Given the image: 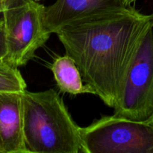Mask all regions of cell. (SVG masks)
Segmentation results:
<instances>
[{
    "mask_svg": "<svg viewBox=\"0 0 153 153\" xmlns=\"http://www.w3.org/2000/svg\"><path fill=\"white\" fill-rule=\"evenodd\" d=\"M152 25L150 15L131 5L123 6L73 21L55 34L85 83L114 108L140 43Z\"/></svg>",
    "mask_w": 153,
    "mask_h": 153,
    "instance_id": "cell-1",
    "label": "cell"
},
{
    "mask_svg": "<svg viewBox=\"0 0 153 153\" xmlns=\"http://www.w3.org/2000/svg\"><path fill=\"white\" fill-rule=\"evenodd\" d=\"M25 147L33 153H83L80 127L56 91L22 92Z\"/></svg>",
    "mask_w": 153,
    "mask_h": 153,
    "instance_id": "cell-2",
    "label": "cell"
},
{
    "mask_svg": "<svg viewBox=\"0 0 153 153\" xmlns=\"http://www.w3.org/2000/svg\"><path fill=\"white\" fill-rule=\"evenodd\" d=\"M84 153H153V124L104 116L80 127Z\"/></svg>",
    "mask_w": 153,
    "mask_h": 153,
    "instance_id": "cell-3",
    "label": "cell"
},
{
    "mask_svg": "<svg viewBox=\"0 0 153 153\" xmlns=\"http://www.w3.org/2000/svg\"><path fill=\"white\" fill-rule=\"evenodd\" d=\"M45 8L34 0H22L2 12L7 42L4 62L23 67L48 41L52 32L45 23Z\"/></svg>",
    "mask_w": 153,
    "mask_h": 153,
    "instance_id": "cell-4",
    "label": "cell"
},
{
    "mask_svg": "<svg viewBox=\"0 0 153 153\" xmlns=\"http://www.w3.org/2000/svg\"><path fill=\"white\" fill-rule=\"evenodd\" d=\"M114 114L136 121L153 115V25L143 37L129 67Z\"/></svg>",
    "mask_w": 153,
    "mask_h": 153,
    "instance_id": "cell-5",
    "label": "cell"
},
{
    "mask_svg": "<svg viewBox=\"0 0 153 153\" xmlns=\"http://www.w3.org/2000/svg\"><path fill=\"white\" fill-rule=\"evenodd\" d=\"M22 93L0 92V153H27Z\"/></svg>",
    "mask_w": 153,
    "mask_h": 153,
    "instance_id": "cell-6",
    "label": "cell"
},
{
    "mask_svg": "<svg viewBox=\"0 0 153 153\" xmlns=\"http://www.w3.org/2000/svg\"><path fill=\"white\" fill-rule=\"evenodd\" d=\"M123 5L121 0H56L45 8V23L55 34L75 20Z\"/></svg>",
    "mask_w": 153,
    "mask_h": 153,
    "instance_id": "cell-7",
    "label": "cell"
},
{
    "mask_svg": "<svg viewBox=\"0 0 153 153\" xmlns=\"http://www.w3.org/2000/svg\"><path fill=\"white\" fill-rule=\"evenodd\" d=\"M51 70L61 92L71 95L85 94L96 95L91 86L84 84L85 82L74 60L67 54L54 60Z\"/></svg>",
    "mask_w": 153,
    "mask_h": 153,
    "instance_id": "cell-8",
    "label": "cell"
},
{
    "mask_svg": "<svg viewBox=\"0 0 153 153\" xmlns=\"http://www.w3.org/2000/svg\"><path fill=\"white\" fill-rule=\"evenodd\" d=\"M26 87L18 68L5 62L0 63V92L22 93Z\"/></svg>",
    "mask_w": 153,
    "mask_h": 153,
    "instance_id": "cell-9",
    "label": "cell"
},
{
    "mask_svg": "<svg viewBox=\"0 0 153 153\" xmlns=\"http://www.w3.org/2000/svg\"><path fill=\"white\" fill-rule=\"evenodd\" d=\"M1 13H0L1 15ZM7 55V42H6L5 28L3 16H0V63L4 62Z\"/></svg>",
    "mask_w": 153,
    "mask_h": 153,
    "instance_id": "cell-10",
    "label": "cell"
},
{
    "mask_svg": "<svg viewBox=\"0 0 153 153\" xmlns=\"http://www.w3.org/2000/svg\"><path fill=\"white\" fill-rule=\"evenodd\" d=\"M20 1L22 0H0V13H2V12L7 7Z\"/></svg>",
    "mask_w": 153,
    "mask_h": 153,
    "instance_id": "cell-11",
    "label": "cell"
},
{
    "mask_svg": "<svg viewBox=\"0 0 153 153\" xmlns=\"http://www.w3.org/2000/svg\"><path fill=\"white\" fill-rule=\"evenodd\" d=\"M121 1H122L123 5L131 6V4H133V3H135L136 1H137V0H121Z\"/></svg>",
    "mask_w": 153,
    "mask_h": 153,
    "instance_id": "cell-12",
    "label": "cell"
},
{
    "mask_svg": "<svg viewBox=\"0 0 153 153\" xmlns=\"http://www.w3.org/2000/svg\"><path fill=\"white\" fill-rule=\"evenodd\" d=\"M149 122H150L151 123H152V124H153V115H152V117H151V119L150 120H149Z\"/></svg>",
    "mask_w": 153,
    "mask_h": 153,
    "instance_id": "cell-13",
    "label": "cell"
},
{
    "mask_svg": "<svg viewBox=\"0 0 153 153\" xmlns=\"http://www.w3.org/2000/svg\"><path fill=\"white\" fill-rule=\"evenodd\" d=\"M150 17H151V19H152V21L153 22V13L152 14H150Z\"/></svg>",
    "mask_w": 153,
    "mask_h": 153,
    "instance_id": "cell-14",
    "label": "cell"
},
{
    "mask_svg": "<svg viewBox=\"0 0 153 153\" xmlns=\"http://www.w3.org/2000/svg\"><path fill=\"white\" fill-rule=\"evenodd\" d=\"M34 1H38V2H39V1H42V0H34Z\"/></svg>",
    "mask_w": 153,
    "mask_h": 153,
    "instance_id": "cell-15",
    "label": "cell"
}]
</instances>
